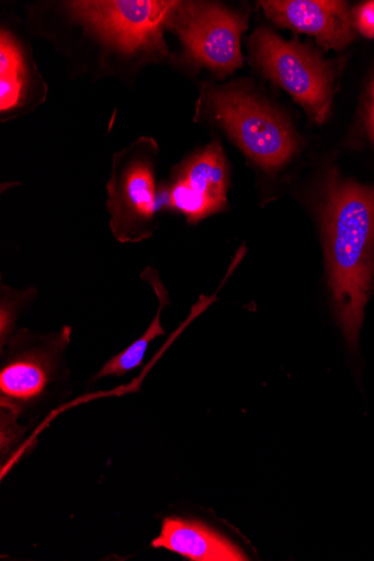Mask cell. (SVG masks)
<instances>
[{
	"instance_id": "obj_1",
	"label": "cell",
	"mask_w": 374,
	"mask_h": 561,
	"mask_svg": "<svg viewBox=\"0 0 374 561\" xmlns=\"http://www.w3.org/2000/svg\"><path fill=\"white\" fill-rule=\"evenodd\" d=\"M320 216L333 309L347 346L354 352L374 289V185L331 171Z\"/></svg>"
},
{
	"instance_id": "obj_2",
	"label": "cell",
	"mask_w": 374,
	"mask_h": 561,
	"mask_svg": "<svg viewBox=\"0 0 374 561\" xmlns=\"http://www.w3.org/2000/svg\"><path fill=\"white\" fill-rule=\"evenodd\" d=\"M207 107L245 154L259 168L274 172L298 148L290 122L257 95L235 87H208Z\"/></svg>"
},
{
	"instance_id": "obj_3",
	"label": "cell",
	"mask_w": 374,
	"mask_h": 561,
	"mask_svg": "<svg viewBox=\"0 0 374 561\" xmlns=\"http://www.w3.org/2000/svg\"><path fill=\"white\" fill-rule=\"evenodd\" d=\"M252 59L261 72L288 92L317 124L329 115L336 69L297 38L285 41L270 28L251 36Z\"/></svg>"
},
{
	"instance_id": "obj_4",
	"label": "cell",
	"mask_w": 374,
	"mask_h": 561,
	"mask_svg": "<svg viewBox=\"0 0 374 561\" xmlns=\"http://www.w3.org/2000/svg\"><path fill=\"white\" fill-rule=\"evenodd\" d=\"M156 145L143 138L114 158L112 176L106 184V210L111 229L122 243L149 239L159 211V193L155 181Z\"/></svg>"
},
{
	"instance_id": "obj_5",
	"label": "cell",
	"mask_w": 374,
	"mask_h": 561,
	"mask_svg": "<svg viewBox=\"0 0 374 561\" xmlns=\"http://www.w3.org/2000/svg\"><path fill=\"white\" fill-rule=\"evenodd\" d=\"M179 2H127V0H88L71 2V14L106 44L125 54L148 50L168 55L163 28L169 26Z\"/></svg>"
},
{
	"instance_id": "obj_6",
	"label": "cell",
	"mask_w": 374,
	"mask_h": 561,
	"mask_svg": "<svg viewBox=\"0 0 374 561\" xmlns=\"http://www.w3.org/2000/svg\"><path fill=\"white\" fill-rule=\"evenodd\" d=\"M169 25L197 66L220 76L242 67L241 35L247 20L241 15L216 3L179 2Z\"/></svg>"
},
{
	"instance_id": "obj_7",
	"label": "cell",
	"mask_w": 374,
	"mask_h": 561,
	"mask_svg": "<svg viewBox=\"0 0 374 561\" xmlns=\"http://www.w3.org/2000/svg\"><path fill=\"white\" fill-rule=\"evenodd\" d=\"M71 329L38 337L22 331L12 341V352L0 373L3 410L18 415L25 405L43 398L60 366Z\"/></svg>"
},
{
	"instance_id": "obj_8",
	"label": "cell",
	"mask_w": 374,
	"mask_h": 561,
	"mask_svg": "<svg viewBox=\"0 0 374 561\" xmlns=\"http://www.w3.org/2000/svg\"><path fill=\"white\" fill-rule=\"evenodd\" d=\"M229 183L224 149L212 141L174 174L172 184L159 194V206L197 224L226 208Z\"/></svg>"
},
{
	"instance_id": "obj_9",
	"label": "cell",
	"mask_w": 374,
	"mask_h": 561,
	"mask_svg": "<svg viewBox=\"0 0 374 561\" xmlns=\"http://www.w3.org/2000/svg\"><path fill=\"white\" fill-rule=\"evenodd\" d=\"M259 5L275 24L311 35L327 49L341 50L355 38L353 15L345 2L269 0Z\"/></svg>"
},
{
	"instance_id": "obj_10",
	"label": "cell",
	"mask_w": 374,
	"mask_h": 561,
	"mask_svg": "<svg viewBox=\"0 0 374 561\" xmlns=\"http://www.w3.org/2000/svg\"><path fill=\"white\" fill-rule=\"evenodd\" d=\"M194 561H243L247 556L229 539L206 525L180 518H167L162 533L152 541Z\"/></svg>"
},
{
	"instance_id": "obj_11",
	"label": "cell",
	"mask_w": 374,
	"mask_h": 561,
	"mask_svg": "<svg viewBox=\"0 0 374 561\" xmlns=\"http://www.w3.org/2000/svg\"><path fill=\"white\" fill-rule=\"evenodd\" d=\"M140 277L152 287L155 294L157 295L159 301L157 316L140 339L135 341L122 353L115 355L113 359H111L102 367V369L95 376V380L111 376L123 377L129 371L140 367L143 365L144 356L150 342L157 336H162L166 334L162 324H160V314H162L163 309L170 302L167 288L162 280H160L157 272L150 267H147L141 273Z\"/></svg>"
},
{
	"instance_id": "obj_12",
	"label": "cell",
	"mask_w": 374,
	"mask_h": 561,
	"mask_svg": "<svg viewBox=\"0 0 374 561\" xmlns=\"http://www.w3.org/2000/svg\"><path fill=\"white\" fill-rule=\"evenodd\" d=\"M25 64L22 49L7 31L0 39V110L11 112L21 106L25 93Z\"/></svg>"
},
{
	"instance_id": "obj_13",
	"label": "cell",
	"mask_w": 374,
	"mask_h": 561,
	"mask_svg": "<svg viewBox=\"0 0 374 561\" xmlns=\"http://www.w3.org/2000/svg\"><path fill=\"white\" fill-rule=\"evenodd\" d=\"M37 295L35 287L26 289H14L2 284L0 287V312H2V345L4 346L5 340L10 336L14 329L20 312L25 308L26 304L34 300Z\"/></svg>"
},
{
	"instance_id": "obj_14",
	"label": "cell",
	"mask_w": 374,
	"mask_h": 561,
	"mask_svg": "<svg viewBox=\"0 0 374 561\" xmlns=\"http://www.w3.org/2000/svg\"><path fill=\"white\" fill-rule=\"evenodd\" d=\"M352 15L355 30L367 38H374V2L362 4Z\"/></svg>"
},
{
	"instance_id": "obj_15",
	"label": "cell",
	"mask_w": 374,
	"mask_h": 561,
	"mask_svg": "<svg viewBox=\"0 0 374 561\" xmlns=\"http://www.w3.org/2000/svg\"><path fill=\"white\" fill-rule=\"evenodd\" d=\"M367 128L371 137L374 139V80L371 87L370 104L367 111Z\"/></svg>"
}]
</instances>
